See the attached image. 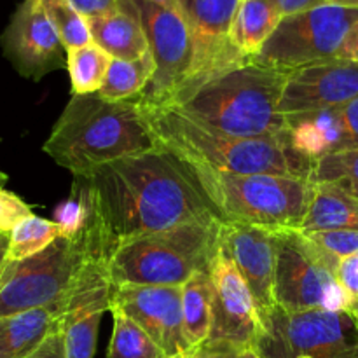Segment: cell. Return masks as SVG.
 Instances as JSON below:
<instances>
[{
  "label": "cell",
  "instance_id": "6da1fadb",
  "mask_svg": "<svg viewBox=\"0 0 358 358\" xmlns=\"http://www.w3.org/2000/svg\"><path fill=\"white\" fill-rule=\"evenodd\" d=\"M73 178L87 196L91 243L107 261L122 241L217 215L184 161L163 145Z\"/></svg>",
  "mask_w": 358,
  "mask_h": 358
},
{
  "label": "cell",
  "instance_id": "7a4b0ae2",
  "mask_svg": "<svg viewBox=\"0 0 358 358\" xmlns=\"http://www.w3.org/2000/svg\"><path fill=\"white\" fill-rule=\"evenodd\" d=\"M142 112V94L121 101L72 94L44 143V152L73 177L121 157L159 147Z\"/></svg>",
  "mask_w": 358,
  "mask_h": 358
},
{
  "label": "cell",
  "instance_id": "3957f363",
  "mask_svg": "<svg viewBox=\"0 0 358 358\" xmlns=\"http://www.w3.org/2000/svg\"><path fill=\"white\" fill-rule=\"evenodd\" d=\"M287 76L247 62L182 91L166 105L220 135L283 138L289 117L278 105Z\"/></svg>",
  "mask_w": 358,
  "mask_h": 358
},
{
  "label": "cell",
  "instance_id": "277c9868",
  "mask_svg": "<svg viewBox=\"0 0 358 358\" xmlns=\"http://www.w3.org/2000/svg\"><path fill=\"white\" fill-rule=\"evenodd\" d=\"M142 112L156 138L184 161L233 175H280L310 180L315 163L283 138H233L198 124L171 105L145 103Z\"/></svg>",
  "mask_w": 358,
  "mask_h": 358
},
{
  "label": "cell",
  "instance_id": "5b68a950",
  "mask_svg": "<svg viewBox=\"0 0 358 358\" xmlns=\"http://www.w3.org/2000/svg\"><path fill=\"white\" fill-rule=\"evenodd\" d=\"M222 224L213 215L122 241L107 261L112 285L182 287L199 273H210L220 250Z\"/></svg>",
  "mask_w": 358,
  "mask_h": 358
},
{
  "label": "cell",
  "instance_id": "8992f818",
  "mask_svg": "<svg viewBox=\"0 0 358 358\" xmlns=\"http://www.w3.org/2000/svg\"><path fill=\"white\" fill-rule=\"evenodd\" d=\"M184 163L224 222L271 231H299L303 226L315 191V184L306 178L233 175L191 161Z\"/></svg>",
  "mask_w": 358,
  "mask_h": 358
},
{
  "label": "cell",
  "instance_id": "52a82bcc",
  "mask_svg": "<svg viewBox=\"0 0 358 358\" xmlns=\"http://www.w3.org/2000/svg\"><path fill=\"white\" fill-rule=\"evenodd\" d=\"M93 255L98 252L86 227L73 238L59 236L31 257L7 262L0 278V318L38 308H65L84 266Z\"/></svg>",
  "mask_w": 358,
  "mask_h": 358
},
{
  "label": "cell",
  "instance_id": "ba28073f",
  "mask_svg": "<svg viewBox=\"0 0 358 358\" xmlns=\"http://www.w3.org/2000/svg\"><path fill=\"white\" fill-rule=\"evenodd\" d=\"M338 268L303 231H276L275 304L285 311H353Z\"/></svg>",
  "mask_w": 358,
  "mask_h": 358
},
{
  "label": "cell",
  "instance_id": "9c48e42d",
  "mask_svg": "<svg viewBox=\"0 0 358 358\" xmlns=\"http://www.w3.org/2000/svg\"><path fill=\"white\" fill-rule=\"evenodd\" d=\"M254 352L261 358H358L353 311H285L275 306L261 318Z\"/></svg>",
  "mask_w": 358,
  "mask_h": 358
},
{
  "label": "cell",
  "instance_id": "30bf717a",
  "mask_svg": "<svg viewBox=\"0 0 358 358\" xmlns=\"http://www.w3.org/2000/svg\"><path fill=\"white\" fill-rule=\"evenodd\" d=\"M357 21L358 9L332 3L283 16L252 62L290 73L306 65L332 59Z\"/></svg>",
  "mask_w": 358,
  "mask_h": 358
},
{
  "label": "cell",
  "instance_id": "8fae6325",
  "mask_svg": "<svg viewBox=\"0 0 358 358\" xmlns=\"http://www.w3.org/2000/svg\"><path fill=\"white\" fill-rule=\"evenodd\" d=\"M145 31L156 72L142 100L166 105L189 79L194 62L191 31L178 9L157 6L149 0H133Z\"/></svg>",
  "mask_w": 358,
  "mask_h": 358
},
{
  "label": "cell",
  "instance_id": "7c38bea8",
  "mask_svg": "<svg viewBox=\"0 0 358 358\" xmlns=\"http://www.w3.org/2000/svg\"><path fill=\"white\" fill-rule=\"evenodd\" d=\"M177 2L178 10L191 31L194 62H192L191 76L175 96L231 66L252 62L245 58L231 41L234 14L241 0H177Z\"/></svg>",
  "mask_w": 358,
  "mask_h": 358
},
{
  "label": "cell",
  "instance_id": "4fadbf2b",
  "mask_svg": "<svg viewBox=\"0 0 358 358\" xmlns=\"http://www.w3.org/2000/svg\"><path fill=\"white\" fill-rule=\"evenodd\" d=\"M0 44L3 56L27 79L41 80L66 66V49L41 0H23L16 7Z\"/></svg>",
  "mask_w": 358,
  "mask_h": 358
},
{
  "label": "cell",
  "instance_id": "5bb4252c",
  "mask_svg": "<svg viewBox=\"0 0 358 358\" xmlns=\"http://www.w3.org/2000/svg\"><path fill=\"white\" fill-rule=\"evenodd\" d=\"M210 276L213 285V306L208 341L222 343L236 352L254 350L259 336L262 334L261 317L247 283L222 248V241Z\"/></svg>",
  "mask_w": 358,
  "mask_h": 358
},
{
  "label": "cell",
  "instance_id": "9a60e30c",
  "mask_svg": "<svg viewBox=\"0 0 358 358\" xmlns=\"http://www.w3.org/2000/svg\"><path fill=\"white\" fill-rule=\"evenodd\" d=\"M110 311L128 315L161 346L168 358H185L192 353L184 332L182 287H114Z\"/></svg>",
  "mask_w": 358,
  "mask_h": 358
},
{
  "label": "cell",
  "instance_id": "2e32d148",
  "mask_svg": "<svg viewBox=\"0 0 358 358\" xmlns=\"http://www.w3.org/2000/svg\"><path fill=\"white\" fill-rule=\"evenodd\" d=\"M358 96V62L325 59L287 76L280 112L287 117L339 108Z\"/></svg>",
  "mask_w": 358,
  "mask_h": 358
},
{
  "label": "cell",
  "instance_id": "e0dca14e",
  "mask_svg": "<svg viewBox=\"0 0 358 358\" xmlns=\"http://www.w3.org/2000/svg\"><path fill=\"white\" fill-rule=\"evenodd\" d=\"M222 248L236 266L257 306L266 317L275 304L276 231L247 224H222Z\"/></svg>",
  "mask_w": 358,
  "mask_h": 358
},
{
  "label": "cell",
  "instance_id": "ac0fdd59",
  "mask_svg": "<svg viewBox=\"0 0 358 358\" xmlns=\"http://www.w3.org/2000/svg\"><path fill=\"white\" fill-rule=\"evenodd\" d=\"M283 140L289 143L290 149L311 163L343 150H352V143L343 128L339 108L290 115Z\"/></svg>",
  "mask_w": 358,
  "mask_h": 358
},
{
  "label": "cell",
  "instance_id": "d6986e66",
  "mask_svg": "<svg viewBox=\"0 0 358 358\" xmlns=\"http://www.w3.org/2000/svg\"><path fill=\"white\" fill-rule=\"evenodd\" d=\"M91 41L114 59H138L149 52L145 31L133 0H121L119 9L103 16L90 17Z\"/></svg>",
  "mask_w": 358,
  "mask_h": 358
},
{
  "label": "cell",
  "instance_id": "ffe728a7",
  "mask_svg": "<svg viewBox=\"0 0 358 358\" xmlns=\"http://www.w3.org/2000/svg\"><path fill=\"white\" fill-rule=\"evenodd\" d=\"M63 306L0 318V358H27L62 325Z\"/></svg>",
  "mask_w": 358,
  "mask_h": 358
},
{
  "label": "cell",
  "instance_id": "44dd1931",
  "mask_svg": "<svg viewBox=\"0 0 358 358\" xmlns=\"http://www.w3.org/2000/svg\"><path fill=\"white\" fill-rule=\"evenodd\" d=\"M299 231H358V199L332 184H315L313 198Z\"/></svg>",
  "mask_w": 358,
  "mask_h": 358
},
{
  "label": "cell",
  "instance_id": "7402d4cb",
  "mask_svg": "<svg viewBox=\"0 0 358 358\" xmlns=\"http://www.w3.org/2000/svg\"><path fill=\"white\" fill-rule=\"evenodd\" d=\"M283 14L271 0H241L231 28L234 48L252 59L282 21Z\"/></svg>",
  "mask_w": 358,
  "mask_h": 358
},
{
  "label": "cell",
  "instance_id": "603a6c76",
  "mask_svg": "<svg viewBox=\"0 0 358 358\" xmlns=\"http://www.w3.org/2000/svg\"><path fill=\"white\" fill-rule=\"evenodd\" d=\"M212 306L213 285L210 273H199L182 285L184 332L192 352L208 343L212 332Z\"/></svg>",
  "mask_w": 358,
  "mask_h": 358
},
{
  "label": "cell",
  "instance_id": "cb8c5ba5",
  "mask_svg": "<svg viewBox=\"0 0 358 358\" xmlns=\"http://www.w3.org/2000/svg\"><path fill=\"white\" fill-rule=\"evenodd\" d=\"M156 72L152 55L145 52L138 59H112L107 77L98 94L105 100L121 101L145 93Z\"/></svg>",
  "mask_w": 358,
  "mask_h": 358
},
{
  "label": "cell",
  "instance_id": "d4e9b609",
  "mask_svg": "<svg viewBox=\"0 0 358 358\" xmlns=\"http://www.w3.org/2000/svg\"><path fill=\"white\" fill-rule=\"evenodd\" d=\"M112 59L114 58L94 42L69 49L66 70L72 83V94L98 93L103 86Z\"/></svg>",
  "mask_w": 358,
  "mask_h": 358
},
{
  "label": "cell",
  "instance_id": "484cf974",
  "mask_svg": "<svg viewBox=\"0 0 358 358\" xmlns=\"http://www.w3.org/2000/svg\"><path fill=\"white\" fill-rule=\"evenodd\" d=\"M114 331L108 343L107 358H168L161 346L121 311H110Z\"/></svg>",
  "mask_w": 358,
  "mask_h": 358
},
{
  "label": "cell",
  "instance_id": "4316f807",
  "mask_svg": "<svg viewBox=\"0 0 358 358\" xmlns=\"http://www.w3.org/2000/svg\"><path fill=\"white\" fill-rule=\"evenodd\" d=\"M62 236V229L55 220L28 215L21 219L9 233V262L23 261L38 254Z\"/></svg>",
  "mask_w": 358,
  "mask_h": 358
},
{
  "label": "cell",
  "instance_id": "83f0119b",
  "mask_svg": "<svg viewBox=\"0 0 358 358\" xmlns=\"http://www.w3.org/2000/svg\"><path fill=\"white\" fill-rule=\"evenodd\" d=\"M311 184H332L358 199V149L343 150L317 161L310 175Z\"/></svg>",
  "mask_w": 358,
  "mask_h": 358
},
{
  "label": "cell",
  "instance_id": "f1b7e54d",
  "mask_svg": "<svg viewBox=\"0 0 358 358\" xmlns=\"http://www.w3.org/2000/svg\"><path fill=\"white\" fill-rule=\"evenodd\" d=\"M41 3L66 51L93 42L87 20L70 0H41Z\"/></svg>",
  "mask_w": 358,
  "mask_h": 358
},
{
  "label": "cell",
  "instance_id": "f546056e",
  "mask_svg": "<svg viewBox=\"0 0 358 358\" xmlns=\"http://www.w3.org/2000/svg\"><path fill=\"white\" fill-rule=\"evenodd\" d=\"M55 222L62 229V236L73 238L83 233L90 222V205L83 185L73 180L72 196L59 203L55 210Z\"/></svg>",
  "mask_w": 358,
  "mask_h": 358
},
{
  "label": "cell",
  "instance_id": "4dcf8cb0",
  "mask_svg": "<svg viewBox=\"0 0 358 358\" xmlns=\"http://www.w3.org/2000/svg\"><path fill=\"white\" fill-rule=\"evenodd\" d=\"M304 234L338 264L358 254V231H313Z\"/></svg>",
  "mask_w": 358,
  "mask_h": 358
},
{
  "label": "cell",
  "instance_id": "1f68e13d",
  "mask_svg": "<svg viewBox=\"0 0 358 358\" xmlns=\"http://www.w3.org/2000/svg\"><path fill=\"white\" fill-rule=\"evenodd\" d=\"M31 206L20 196L0 187V234L10 233L14 226L24 217L31 215Z\"/></svg>",
  "mask_w": 358,
  "mask_h": 358
},
{
  "label": "cell",
  "instance_id": "d6a6232c",
  "mask_svg": "<svg viewBox=\"0 0 358 358\" xmlns=\"http://www.w3.org/2000/svg\"><path fill=\"white\" fill-rule=\"evenodd\" d=\"M338 280L353 303V313L358 310V254L339 262Z\"/></svg>",
  "mask_w": 358,
  "mask_h": 358
},
{
  "label": "cell",
  "instance_id": "836d02e7",
  "mask_svg": "<svg viewBox=\"0 0 358 358\" xmlns=\"http://www.w3.org/2000/svg\"><path fill=\"white\" fill-rule=\"evenodd\" d=\"M70 2L86 20H90V17L103 16V14L117 10L121 0H70Z\"/></svg>",
  "mask_w": 358,
  "mask_h": 358
},
{
  "label": "cell",
  "instance_id": "e575fe53",
  "mask_svg": "<svg viewBox=\"0 0 358 358\" xmlns=\"http://www.w3.org/2000/svg\"><path fill=\"white\" fill-rule=\"evenodd\" d=\"M339 115H341L343 128L352 143V149H358V96L339 107Z\"/></svg>",
  "mask_w": 358,
  "mask_h": 358
},
{
  "label": "cell",
  "instance_id": "d590c367",
  "mask_svg": "<svg viewBox=\"0 0 358 358\" xmlns=\"http://www.w3.org/2000/svg\"><path fill=\"white\" fill-rule=\"evenodd\" d=\"M27 358H66L65 357V341H63L62 325Z\"/></svg>",
  "mask_w": 358,
  "mask_h": 358
},
{
  "label": "cell",
  "instance_id": "8d00e7d4",
  "mask_svg": "<svg viewBox=\"0 0 358 358\" xmlns=\"http://www.w3.org/2000/svg\"><path fill=\"white\" fill-rule=\"evenodd\" d=\"M336 58L348 59V62H358V21L350 28L348 34H346Z\"/></svg>",
  "mask_w": 358,
  "mask_h": 358
},
{
  "label": "cell",
  "instance_id": "74e56055",
  "mask_svg": "<svg viewBox=\"0 0 358 358\" xmlns=\"http://www.w3.org/2000/svg\"><path fill=\"white\" fill-rule=\"evenodd\" d=\"M271 2L278 7L283 16H290V14L303 13V10L322 6L325 3V0H271Z\"/></svg>",
  "mask_w": 358,
  "mask_h": 358
},
{
  "label": "cell",
  "instance_id": "f35d334b",
  "mask_svg": "<svg viewBox=\"0 0 358 358\" xmlns=\"http://www.w3.org/2000/svg\"><path fill=\"white\" fill-rule=\"evenodd\" d=\"M231 350H234V348L222 345V343L208 341V343H205L203 346H199V348H196L191 355L185 357V358H224L227 353L231 352ZM234 352H236V350H234Z\"/></svg>",
  "mask_w": 358,
  "mask_h": 358
},
{
  "label": "cell",
  "instance_id": "ab89813d",
  "mask_svg": "<svg viewBox=\"0 0 358 358\" xmlns=\"http://www.w3.org/2000/svg\"><path fill=\"white\" fill-rule=\"evenodd\" d=\"M7 255H9V233H3L0 234V278H2L3 269L9 262Z\"/></svg>",
  "mask_w": 358,
  "mask_h": 358
},
{
  "label": "cell",
  "instance_id": "60d3db41",
  "mask_svg": "<svg viewBox=\"0 0 358 358\" xmlns=\"http://www.w3.org/2000/svg\"><path fill=\"white\" fill-rule=\"evenodd\" d=\"M325 3L339 7H350V9H358V0H325Z\"/></svg>",
  "mask_w": 358,
  "mask_h": 358
},
{
  "label": "cell",
  "instance_id": "b9f144b4",
  "mask_svg": "<svg viewBox=\"0 0 358 358\" xmlns=\"http://www.w3.org/2000/svg\"><path fill=\"white\" fill-rule=\"evenodd\" d=\"M149 2L157 3V6H163V7H170V9H178L177 0H149Z\"/></svg>",
  "mask_w": 358,
  "mask_h": 358
},
{
  "label": "cell",
  "instance_id": "7bdbcfd3",
  "mask_svg": "<svg viewBox=\"0 0 358 358\" xmlns=\"http://www.w3.org/2000/svg\"><path fill=\"white\" fill-rule=\"evenodd\" d=\"M236 358H261V357H259L254 350H245V352L238 353Z\"/></svg>",
  "mask_w": 358,
  "mask_h": 358
},
{
  "label": "cell",
  "instance_id": "ee69618b",
  "mask_svg": "<svg viewBox=\"0 0 358 358\" xmlns=\"http://www.w3.org/2000/svg\"><path fill=\"white\" fill-rule=\"evenodd\" d=\"M6 182H7V177L0 171V187H6Z\"/></svg>",
  "mask_w": 358,
  "mask_h": 358
},
{
  "label": "cell",
  "instance_id": "f6af8a7d",
  "mask_svg": "<svg viewBox=\"0 0 358 358\" xmlns=\"http://www.w3.org/2000/svg\"><path fill=\"white\" fill-rule=\"evenodd\" d=\"M238 353H240V352H234V350H231V352L227 353V355L224 357V358H236V357H238Z\"/></svg>",
  "mask_w": 358,
  "mask_h": 358
},
{
  "label": "cell",
  "instance_id": "bcb514c9",
  "mask_svg": "<svg viewBox=\"0 0 358 358\" xmlns=\"http://www.w3.org/2000/svg\"><path fill=\"white\" fill-rule=\"evenodd\" d=\"M355 317H357V322H358V310L355 311Z\"/></svg>",
  "mask_w": 358,
  "mask_h": 358
}]
</instances>
